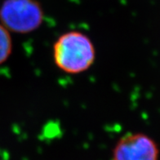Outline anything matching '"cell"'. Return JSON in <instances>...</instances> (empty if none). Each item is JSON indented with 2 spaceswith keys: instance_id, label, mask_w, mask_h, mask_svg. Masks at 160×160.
Returning <instances> with one entry per match:
<instances>
[{
  "instance_id": "1",
  "label": "cell",
  "mask_w": 160,
  "mask_h": 160,
  "mask_svg": "<svg viewBox=\"0 0 160 160\" xmlns=\"http://www.w3.org/2000/svg\"><path fill=\"white\" fill-rule=\"evenodd\" d=\"M57 67L66 74L87 71L95 62L96 50L92 41L84 33L68 31L58 37L52 48Z\"/></svg>"
},
{
  "instance_id": "2",
  "label": "cell",
  "mask_w": 160,
  "mask_h": 160,
  "mask_svg": "<svg viewBox=\"0 0 160 160\" xmlns=\"http://www.w3.org/2000/svg\"><path fill=\"white\" fill-rule=\"evenodd\" d=\"M43 10L37 0H5L0 8V21L7 30L29 34L42 25Z\"/></svg>"
},
{
  "instance_id": "3",
  "label": "cell",
  "mask_w": 160,
  "mask_h": 160,
  "mask_svg": "<svg viewBox=\"0 0 160 160\" xmlns=\"http://www.w3.org/2000/svg\"><path fill=\"white\" fill-rule=\"evenodd\" d=\"M155 141L144 133H128L114 145L112 160H158Z\"/></svg>"
},
{
  "instance_id": "4",
  "label": "cell",
  "mask_w": 160,
  "mask_h": 160,
  "mask_svg": "<svg viewBox=\"0 0 160 160\" xmlns=\"http://www.w3.org/2000/svg\"><path fill=\"white\" fill-rule=\"evenodd\" d=\"M12 52V38L6 28L0 23V65L8 59Z\"/></svg>"
}]
</instances>
